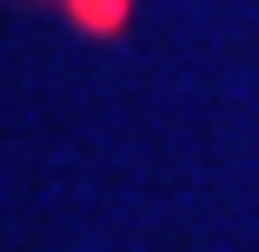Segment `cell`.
Listing matches in <instances>:
<instances>
[{
  "instance_id": "obj_1",
  "label": "cell",
  "mask_w": 259,
  "mask_h": 252,
  "mask_svg": "<svg viewBox=\"0 0 259 252\" xmlns=\"http://www.w3.org/2000/svg\"><path fill=\"white\" fill-rule=\"evenodd\" d=\"M73 7H80V20H87L93 33H113L120 14H126V0H73Z\"/></svg>"
}]
</instances>
